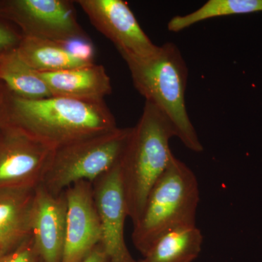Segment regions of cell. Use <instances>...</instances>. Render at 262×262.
<instances>
[{
	"label": "cell",
	"instance_id": "6da1fadb",
	"mask_svg": "<svg viewBox=\"0 0 262 262\" xmlns=\"http://www.w3.org/2000/svg\"><path fill=\"white\" fill-rule=\"evenodd\" d=\"M1 106L3 122L55 149L117 127L105 101L89 102L58 96L25 99L5 88Z\"/></svg>",
	"mask_w": 262,
	"mask_h": 262
},
{
	"label": "cell",
	"instance_id": "7a4b0ae2",
	"mask_svg": "<svg viewBox=\"0 0 262 262\" xmlns=\"http://www.w3.org/2000/svg\"><path fill=\"white\" fill-rule=\"evenodd\" d=\"M134 87L170 122L184 146L194 152L203 151L186 106L188 68L177 45L166 42L154 54L136 57L122 54Z\"/></svg>",
	"mask_w": 262,
	"mask_h": 262
},
{
	"label": "cell",
	"instance_id": "3957f363",
	"mask_svg": "<svg viewBox=\"0 0 262 262\" xmlns=\"http://www.w3.org/2000/svg\"><path fill=\"white\" fill-rule=\"evenodd\" d=\"M174 136L168 119L145 101L120 162L127 215L134 227L140 220L151 189L174 156L170 149Z\"/></svg>",
	"mask_w": 262,
	"mask_h": 262
},
{
	"label": "cell",
	"instance_id": "277c9868",
	"mask_svg": "<svg viewBox=\"0 0 262 262\" xmlns=\"http://www.w3.org/2000/svg\"><path fill=\"white\" fill-rule=\"evenodd\" d=\"M199 201L196 176L173 156L151 189L140 220L134 227L132 241L136 249L144 256L165 232L181 226L195 225Z\"/></svg>",
	"mask_w": 262,
	"mask_h": 262
},
{
	"label": "cell",
	"instance_id": "5b68a950",
	"mask_svg": "<svg viewBox=\"0 0 262 262\" xmlns=\"http://www.w3.org/2000/svg\"><path fill=\"white\" fill-rule=\"evenodd\" d=\"M132 127L115 130L57 148L40 185L59 194L76 183H94L120 163Z\"/></svg>",
	"mask_w": 262,
	"mask_h": 262
},
{
	"label": "cell",
	"instance_id": "8992f818",
	"mask_svg": "<svg viewBox=\"0 0 262 262\" xmlns=\"http://www.w3.org/2000/svg\"><path fill=\"white\" fill-rule=\"evenodd\" d=\"M75 1L2 0L0 16L16 26L23 37L63 44L77 38H90L78 23Z\"/></svg>",
	"mask_w": 262,
	"mask_h": 262
},
{
	"label": "cell",
	"instance_id": "52a82bcc",
	"mask_svg": "<svg viewBox=\"0 0 262 262\" xmlns=\"http://www.w3.org/2000/svg\"><path fill=\"white\" fill-rule=\"evenodd\" d=\"M55 149L25 131L0 123V190L40 185Z\"/></svg>",
	"mask_w": 262,
	"mask_h": 262
},
{
	"label": "cell",
	"instance_id": "ba28073f",
	"mask_svg": "<svg viewBox=\"0 0 262 262\" xmlns=\"http://www.w3.org/2000/svg\"><path fill=\"white\" fill-rule=\"evenodd\" d=\"M95 28L115 45L122 54L146 57L159 46L148 37L123 0H77Z\"/></svg>",
	"mask_w": 262,
	"mask_h": 262
},
{
	"label": "cell",
	"instance_id": "9c48e42d",
	"mask_svg": "<svg viewBox=\"0 0 262 262\" xmlns=\"http://www.w3.org/2000/svg\"><path fill=\"white\" fill-rule=\"evenodd\" d=\"M95 204L101 227V244L110 262H136L124 235L127 215L120 163L93 183Z\"/></svg>",
	"mask_w": 262,
	"mask_h": 262
},
{
	"label": "cell",
	"instance_id": "30bf717a",
	"mask_svg": "<svg viewBox=\"0 0 262 262\" xmlns=\"http://www.w3.org/2000/svg\"><path fill=\"white\" fill-rule=\"evenodd\" d=\"M67 227L62 262H77L101 244V227L92 183H76L65 190Z\"/></svg>",
	"mask_w": 262,
	"mask_h": 262
},
{
	"label": "cell",
	"instance_id": "8fae6325",
	"mask_svg": "<svg viewBox=\"0 0 262 262\" xmlns=\"http://www.w3.org/2000/svg\"><path fill=\"white\" fill-rule=\"evenodd\" d=\"M67 200L39 185L31 213L32 237L42 262H62L67 227Z\"/></svg>",
	"mask_w": 262,
	"mask_h": 262
},
{
	"label": "cell",
	"instance_id": "7c38bea8",
	"mask_svg": "<svg viewBox=\"0 0 262 262\" xmlns=\"http://www.w3.org/2000/svg\"><path fill=\"white\" fill-rule=\"evenodd\" d=\"M38 73L47 84L52 96L103 102L113 91L110 77L101 65L94 63L60 72Z\"/></svg>",
	"mask_w": 262,
	"mask_h": 262
},
{
	"label": "cell",
	"instance_id": "4fadbf2b",
	"mask_svg": "<svg viewBox=\"0 0 262 262\" xmlns=\"http://www.w3.org/2000/svg\"><path fill=\"white\" fill-rule=\"evenodd\" d=\"M36 188L0 190V254L15 249L32 236L31 213Z\"/></svg>",
	"mask_w": 262,
	"mask_h": 262
},
{
	"label": "cell",
	"instance_id": "5bb4252c",
	"mask_svg": "<svg viewBox=\"0 0 262 262\" xmlns=\"http://www.w3.org/2000/svg\"><path fill=\"white\" fill-rule=\"evenodd\" d=\"M16 51L24 62L39 73L94 64L74 56L59 43L39 38L23 37Z\"/></svg>",
	"mask_w": 262,
	"mask_h": 262
},
{
	"label": "cell",
	"instance_id": "9a60e30c",
	"mask_svg": "<svg viewBox=\"0 0 262 262\" xmlns=\"http://www.w3.org/2000/svg\"><path fill=\"white\" fill-rule=\"evenodd\" d=\"M203 241L196 225L177 227L160 235L144 258L147 262H192L199 256Z\"/></svg>",
	"mask_w": 262,
	"mask_h": 262
},
{
	"label": "cell",
	"instance_id": "2e32d148",
	"mask_svg": "<svg viewBox=\"0 0 262 262\" xmlns=\"http://www.w3.org/2000/svg\"><path fill=\"white\" fill-rule=\"evenodd\" d=\"M0 82L17 97L34 100L52 96L39 73L21 59L16 49L0 56Z\"/></svg>",
	"mask_w": 262,
	"mask_h": 262
},
{
	"label": "cell",
	"instance_id": "e0dca14e",
	"mask_svg": "<svg viewBox=\"0 0 262 262\" xmlns=\"http://www.w3.org/2000/svg\"><path fill=\"white\" fill-rule=\"evenodd\" d=\"M256 12H262V0H208L192 13L173 17L168 29L177 33L208 19Z\"/></svg>",
	"mask_w": 262,
	"mask_h": 262
},
{
	"label": "cell",
	"instance_id": "ac0fdd59",
	"mask_svg": "<svg viewBox=\"0 0 262 262\" xmlns=\"http://www.w3.org/2000/svg\"><path fill=\"white\" fill-rule=\"evenodd\" d=\"M32 236L9 252L0 254V262H40Z\"/></svg>",
	"mask_w": 262,
	"mask_h": 262
},
{
	"label": "cell",
	"instance_id": "d6986e66",
	"mask_svg": "<svg viewBox=\"0 0 262 262\" xmlns=\"http://www.w3.org/2000/svg\"><path fill=\"white\" fill-rule=\"evenodd\" d=\"M71 54L82 61L94 63L95 48L91 38H77L62 44Z\"/></svg>",
	"mask_w": 262,
	"mask_h": 262
},
{
	"label": "cell",
	"instance_id": "ffe728a7",
	"mask_svg": "<svg viewBox=\"0 0 262 262\" xmlns=\"http://www.w3.org/2000/svg\"><path fill=\"white\" fill-rule=\"evenodd\" d=\"M23 36L0 16V56L18 48Z\"/></svg>",
	"mask_w": 262,
	"mask_h": 262
},
{
	"label": "cell",
	"instance_id": "44dd1931",
	"mask_svg": "<svg viewBox=\"0 0 262 262\" xmlns=\"http://www.w3.org/2000/svg\"><path fill=\"white\" fill-rule=\"evenodd\" d=\"M77 262H110V260L102 246L99 244L85 257Z\"/></svg>",
	"mask_w": 262,
	"mask_h": 262
},
{
	"label": "cell",
	"instance_id": "7402d4cb",
	"mask_svg": "<svg viewBox=\"0 0 262 262\" xmlns=\"http://www.w3.org/2000/svg\"><path fill=\"white\" fill-rule=\"evenodd\" d=\"M4 84L2 83L1 82H0V98H1L2 94H3V91H4Z\"/></svg>",
	"mask_w": 262,
	"mask_h": 262
},
{
	"label": "cell",
	"instance_id": "603a6c76",
	"mask_svg": "<svg viewBox=\"0 0 262 262\" xmlns=\"http://www.w3.org/2000/svg\"><path fill=\"white\" fill-rule=\"evenodd\" d=\"M3 95V94H2ZM2 98V96H1ZM1 98H0V123L2 121V106H1Z\"/></svg>",
	"mask_w": 262,
	"mask_h": 262
},
{
	"label": "cell",
	"instance_id": "cb8c5ba5",
	"mask_svg": "<svg viewBox=\"0 0 262 262\" xmlns=\"http://www.w3.org/2000/svg\"><path fill=\"white\" fill-rule=\"evenodd\" d=\"M136 262H147V261H146V260L144 259H144L141 260V261H136Z\"/></svg>",
	"mask_w": 262,
	"mask_h": 262
},
{
	"label": "cell",
	"instance_id": "d4e9b609",
	"mask_svg": "<svg viewBox=\"0 0 262 262\" xmlns=\"http://www.w3.org/2000/svg\"><path fill=\"white\" fill-rule=\"evenodd\" d=\"M40 262H42V261H41Z\"/></svg>",
	"mask_w": 262,
	"mask_h": 262
}]
</instances>
